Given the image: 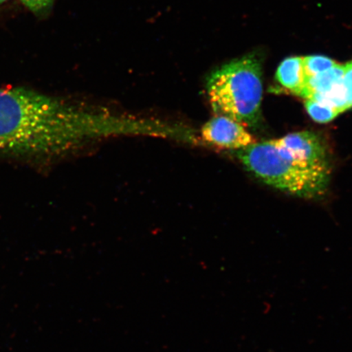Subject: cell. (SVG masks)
Segmentation results:
<instances>
[{"instance_id": "6da1fadb", "label": "cell", "mask_w": 352, "mask_h": 352, "mask_svg": "<svg viewBox=\"0 0 352 352\" xmlns=\"http://www.w3.org/2000/svg\"><path fill=\"white\" fill-rule=\"evenodd\" d=\"M146 131L142 118L90 111L26 87L0 88V157L51 160L92 140Z\"/></svg>"}, {"instance_id": "7a4b0ae2", "label": "cell", "mask_w": 352, "mask_h": 352, "mask_svg": "<svg viewBox=\"0 0 352 352\" xmlns=\"http://www.w3.org/2000/svg\"><path fill=\"white\" fill-rule=\"evenodd\" d=\"M242 164L268 186L292 195L311 197L327 189L328 164L296 160L272 140L255 142L236 153Z\"/></svg>"}, {"instance_id": "3957f363", "label": "cell", "mask_w": 352, "mask_h": 352, "mask_svg": "<svg viewBox=\"0 0 352 352\" xmlns=\"http://www.w3.org/2000/svg\"><path fill=\"white\" fill-rule=\"evenodd\" d=\"M208 94L214 112L254 126L261 118L262 66L254 55L232 60L210 74Z\"/></svg>"}, {"instance_id": "277c9868", "label": "cell", "mask_w": 352, "mask_h": 352, "mask_svg": "<svg viewBox=\"0 0 352 352\" xmlns=\"http://www.w3.org/2000/svg\"><path fill=\"white\" fill-rule=\"evenodd\" d=\"M201 138L205 142L222 148L241 149L256 142L241 123L217 116L202 126Z\"/></svg>"}, {"instance_id": "5b68a950", "label": "cell", "mask_w": 352, "mask_h": 352, "mask_svg": "<svg viewBox=\"0 0 352 352\" xmlns=\"http://www.w3.org/2000/svg\"><path fill=\"white\" fill-rule=\"evenodd\" d=\"M296 160L310 164H328L327 148L318 135L311 131L294 132L283 138L272 140Z\"/></svg>"}, {"instance_id": "8992f818", "label": "cell", "mask_w": 352, "mask_h": 352, "mask_svg": "<svg viewBox=\"0 0 352 352\" xmlns=\"http://www.w3.org/2000/svg\"><path fill=\"white\" fill-rule=\"evenodd\" d=\"M276 79L286 89L300 96L307 80L302 57H289L284 60L276 70Z\"/></svg>"}, {"instance_id": "52a82bcc", "label": "cell", "mask_w": 352, "mask_h": 352, "mask_svg": "<svg viewBox=\"0 0 352 352\" xmlns=\"http://www.w3.org/2000/svg\"><path fill=\"white\" fill-rule=\"evenodd\" d=\"M343 74L344 65H336L327 72L307 77L300 96L310 100L315 96L325 94L342 81Z\"/></svg>"}, {"instance_id": "ba28073f", "label": "cell", "mask_w": 352, "mask_h": 352, "mask_svg": "<svg viewBox=\"0 0 352 352\" xmlns=\"http://www.w3.org/2000/svg\"><path fill=\"white\" fill-rule=\"evenodd\" d=\"M305 107L312 120L319 123L331 122L340 114L336 109L328 107V105L316 102L315 100H307Z\"/></svg>"}, {"instance_id": "9c48e42d", "label": "cell", "mask_w": 352, "mask_h": 352, "mask_svg": "<svg viewBox=\"0 0 352 352\" xmlns=\"http://www.w3.org/2000/svg\"><path fill=\"white\" fill-rule=\"evenodd\" d=\"M302 60L307 78L327 72L337 65L336 61L323 56H305Z\"/></svg>"}, {"instance_id": "30bf717a", "label": "cell", "mask_w": 352, "mask_h": 352, "mask_svg": "<svg viewBox=\"0 0 352 352\" xmlns=\"http://www.w3.org/2000/svg\"><path fill=\"white\" fill-rule=\"evenodd\" d=\"M30 12L42 16L50 10L54 0H19Z\"/></svg>"}, {"instance_id": "8fae6325", "label": "cell", "mask_w": 352, "mask_h": 352, "mask_svg": "<svg viewBox=\"0 0 352 352\" xmlns=\"http://www.w3.org/2000/svg\"><path fill=\"white\" fill-rule=\"evenodd\" d=\"M342 82L346 90L347 109H350L352 108V60L344 65Z\"/></svg>"}, {"instance_id": "7c38bea8", "label": "cell", "mask_w": 352, "mask_h": 352, "mask_svg": "<svg viewBox=\"0 0 352 352\" xmlns=\"http://www.w3.org/2000/svg\"><path fill=\"white\" fill-rule=\"evenodd\" d=\"M8 0H0V6H3L4 3L8 2Z\"/></svg>"}]
</instances>
